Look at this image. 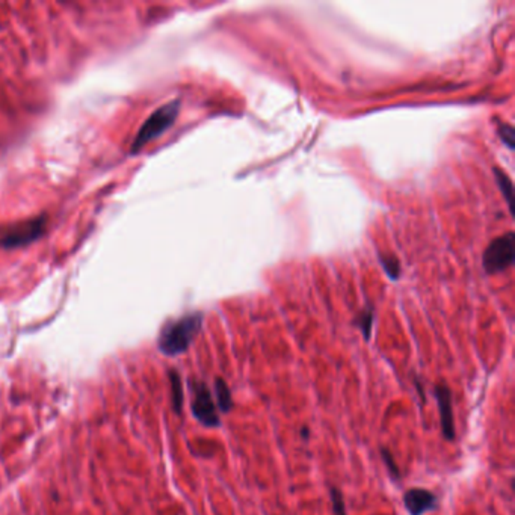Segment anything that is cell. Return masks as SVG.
<instances>
[{
    "mask_svg": "<svg viewBox=\"0 0 515 515\" xmlns=\"http://www.w3.org/2000/svg\"><path fill=\"white\" fill-rule=\"evenodd\" d=\"M170 381H171V401H172V410L176 414H180L183 410V384H181V376L177 371H170L168 373Z\"/></svg>",
    "mask_w": 515,
    "mask_h": 515,
    "instance_id": "9",
    "label": "cell"
},
{
    "mask_svg": "<svg viewBox=\"0 0 515 515\" xmlns=\"http://www.w3.org/2000/svg\"><path fill=\"white\" fill-rule=\"evenodd\" d=\"M380 452H381V458L382 461L385 464V467H387V470L391 476L393 481H399L401 479V470L399 467L396 464V461H394V456L393 454L390 452V450L387 447H380Z\"/></svg>",
    "mask_w": 515,
    "mask_h": 515,
    "instance_id": "11",
    "label": "cell"
},
{
    "mask_svg": "<svg viewBox=\"0 0 515 515\" xmlns=\"http://www.w3.org/2000/svg\"><path fill=\"white\" fill-rule=\"evenodd\" d=\"M329 499H331V507H333L334 515H348L343 493L340 491L337 486H331L329 488Z\"/></svg>",
    "mask_w": 515,
    "mask_h": 515,
    "instance_id": "10",
    "label": "cell"
},
{
    "mask_svg": "<svg viewBox=\"0 0 515 515\" xmlns=\"http://www.w3.org/2000/svg\"><path fill=\"white\" fill-rule=\"evenodd\" d=\"M514 128L509 124H500L499 127V136L502 137V141L507 144L508 149H514Z\"/></svg>",
    "mask_w": 515,
    "mask_h": 515,
    "instance_id": "15",
    "label": "cell"
},
{
    "mask_svg": "<svg viewBox=\"0 0 515 515\" xmlns=\"http://www.w3.org/2000/svg\"><path fill=\"white\" fill-rule=\"evenodd\" d=\"M179 110L180 102H177V100L176 102H171L159 107L158 110H154V112L147 118V121L142 124L140 132H137L132 144V153H137L144 145H147L150 141H153L154 137H158L167 130V128H170L172 123L176 121Z\"/></svg>",
    "mask_w": 515,
    "mask_h": 515,
    "instance_id": "2",
    "label": "cell"
},
{
    "mask_svg": "<svg viewBox=\"0 0 515 515\" xmlns=\"http://www.w3.org/2000/svg\"><path fill=\"white\" fill-rule=\"evenodd\" d=\"M381 263L384 266L385 272H387L391 277V280H398L399 271H401L399 262L394 259V257H381Z\"/></svg>",
    "mask_w": 515,
    "mask_h": 515,
    "instance_id": "14",
    "label": "cell"
},
{
    "mask_svg": "<svg viewBox=\"0 0 515 515\" xmlns=\"http://www.w3.org/2000/svg\"><path fill=\"white\" fill-rule=\"evenodd\" d=\"M44 232V221H32L23 225L14 227L11 230H5L0 234V246L3 248H17L26 244H31Z\"/></svg>",
    "mask_w": 515,
    "mask_h": 515,
    "instance_id": "6",
    "label": "cell"
},
{
    "mask_svg": "<svg viewBox=\"0 0 515 515\" xmlns=\"http://www.w3.org/2000/svg\"><path fill=\"white\" fill-rule=\"evenodd\" d=\"M440 505V499L435 493L426 488H414L403 493V507L410 515H425L426 512L435 511Z\"/></svg>",
    "mask_w": 515,
    "mask_h": 515,
    "instance_id": "7",
    "label": "cell"
},
{
    "mask_svg": "<svg viewBox=\"0 0 515 515\" xmlns=\"http://www.w3.org/2000/svg\"><path fill=\"white\" fill-rule=\"evenodd\" d=\"M203 313H191L177 320L168 322L161 331L158 340L159 351L167 357L185 354L203 327Z\"/></svg>",
    "mask_w": 515,
    "mask_h": 515,
    "instance_id": "1",
    "label": "cell"
},
{
    "mask_svg": "<svg viewBox=\"0 0 515 515\" xmlns=\"http://www.w3.org/2000/svg\"><path fill=\"white\" fill-rule=\"evenodd\" d=\"M515 259V237L514 233H507L486 246L484 253V269L486 274H499L508 269Z\"/></svg>",
    "mask_w": 515,
    "mask_h": 515,
    "instance_id": "4",
    "label": "cell"
},
{
    "mask_svg": "<svg viewBox=\"0 0 515 515\" xmlns=\"http://www.w3.org/2000/svg\"><path fill=\"white\" fill-rule=\"evenodd\" d=\"M189 387L192 394H194L191 403V411L194 414V417L206 428H219L221 417L218 414L216 403L214 402V394H211L207 384L200 380H191Z\"/></svg>",
    "mask_w": 515,
    "mask_h": 515,
    "instance_id": "3",
    "label": "cell"
},
{
    "mask_svg": "<svg viewBox=\"0 0 515 515\" xmlns=\"http://www.w3.org/2000/svg\"><path fill=\"white\" fill-rule=\"evenodd\" d=\"M301 437L304 438V440H308V437H310V429L307 426H302L301 428Z\"/></svg>",
    "mask_w": 515,
    "mask_h": 515,
    "instance_id": "17",
    "label": "cell"
},
{
    "mask_svg": "<svg viewBox=\"0 0 515 515\" xmlns=\"http://www.w3.org/2000/svg\"><path fill=\"white\" fill-rule=\"evenodd\" d=\"M214 390H215V398H216V408L221 412H225V414L232 411L234 407V401H233V394H232V390H230L228 387L227 381L218 376V378L215 380Z\"/></svg>",
    "mask_w": 515,
    "mask_h": 515,
    "instance_id": "8",
    "label": "cell"
},
{
    "mask_svg": "<svg viewBox=\"0 0 515 515\" xmlns=\"http://www.w3.org/2000/svg\"><path fill=\"white\" fill-rule=\"evenodd\" d=\"M414 384H416L417 391H419V394H420V398H421V402H425V390H423V387H421V382H420V380L417 378V376H416V378H414Z\"/></svg>",
    "mask_w": 515,
    "mask_h": 515,
    "instance_id": "16",
    "label": "cell"
},
{
    "mask_svg": "<svg viewBox=\"0 0 515 515\" xmlns=\"http://www.w3.org/2000/svg\"><path fill=\"white\" fill-rule=\"evenodd\" d=\"M372 324H373V315H372V310H366L364 313H361L360 316H358L357 325H358V328L361 329V333H363V336H364V340H371V334H372Z\"/></svg>",
    "mask_w": 515,
    "mask_h": 515,
    "instance_id": "13",
    "label": "cell"
},
{
    "mask_svg": "<svg viewBox=\"0 0 515 515\" xmlns=\"http://www.w3.org/2000/svg\"><path fill=\"white\" fill-rule=\"evenodd\" d=\"M434 396L437 399L441 432L447 441H454L456 437L455 431V417H454V398L452 390L446 382H438L434 387Z\"/></svg>",
    "mask_w": 515,
    "mask_h": 515,
    "instance_id": "5",
    "label": "cell"
},
{
    "mask_svg": "<svg viewBox=\"0 0 515 515\" xmlns=\"http://www.w3.org/2000/svg\"><path fill=\"white\" fill-rule=\"evenodd\" d=\"M494 174H495V180H498V185L502 191V194L505 195V198H507V203L511 207V204H512V198H511L512 197V181L507 176V174L502 172L499 168H495Z\"/></svg>",
    "mask_w": 515,
    "mask_h": 515,
    "instance_id": "12",
    "label": "cell"
}]
</instances>
